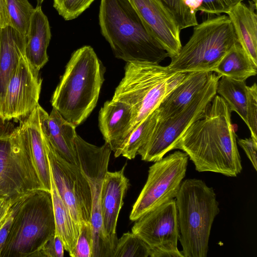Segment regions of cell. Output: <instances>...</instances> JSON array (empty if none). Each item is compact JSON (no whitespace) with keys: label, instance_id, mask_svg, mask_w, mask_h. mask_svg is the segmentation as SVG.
I'll return each mask as SVG.
<instances>
[{"label":"cell","instance_id":"30","mask_svg":"<svg viewBox=\"0 0 257 257\" xmlns=\"http://www.w3.org/2000/svg\"><path fill=\"white\" fill-rule=\"evenodd\" d=\"M194 13L197 11L213 15L226 14L233 7L243 0H182Z\"/></svg>","mask_w":257,"mask_h":257},{"label":"cell","instance_id":"27","mask_svg":"<svg viewBox=\"0 0 257 257\" xmlns=\"http://www.w3.org/2000/svg\"><path fill=\"white\" fill-rule=\"evenodd\" d=\"M157 119L155 110L131 133L120 149L118 156L121 155L129 160L134 159L153 130Z\"/></svg>","mask_w":257,"mask_h":257},{"label":"cell","instance_id":"2","mask_svg":"<svg viewBox=\"0 0 257 257\" xmlns=\"http://www.w3.org/2000/svg\"><path fill=\"white\" fill-rule=\"evenodd\" d=\"M98 19L116 58L159 64L168 57L128 0H100Z\"/></svg>","mask_w":257,"mask_h":257},{"label":"cell","instance_id":"31","mask_svg":"<svg viewBox=\"0 0 257 257\" xmlns=\"http://www.w3.org/2000/svg\"><path fill=\"white\" fill-rule=\"evenodd\" d=\"M171 14L181 30L198 24L196 14L184 4L182 0H159Z\"/></svg>","mask_w":257,"mask_h":257},{"label":"cell","instance_id":"8","mask_svg":"<svg viewBox=\"0 0 257 257\" xmlns=\"http://www.w3.org/2000/svg\"><path fill=\"white\" fill-rule=\"evenodd\" d=\"M38 189H44L25 129L6 122L0 126V197L18 200Z\"/></svg>","mask_w":257,"mask_h":257},{"label":"cell","instance_id":"42","mask_svg":"<svg viewBox=\"0 0 257 257\" xmlns=\"http://www.w3.org/2000/svg\"><path fill=\"white\" fill-rule=\"evenodd\" d=\"M1 30H2V28H0V35H1Z\"/></svg>","mask_w":257,"mask_h":257},{"label":"cell","instance_id":"26","mask_svg":"<svg viewBox=\"0 0 257 257\" xmlns=\"http://www.w3.org/2000/svg\"><path fill=\"white\" fill-rule=\"evenodd\" d=\"M51 190L55 222V234L61 238L65 249L70 255L75 246L77 237L70 214L56 187L51 171Z\"/></svg>","mask_w":257,"mask_h":257},{"label":"cell","instance_id":"16","mask_svg":"<svg viewBox=\"0 0 257 257\" xmlns=\"http://www.w3.org/2000/svg\"><path fill=\"white\" fill-rule=\"evenodd\" d=\"M125 166L117 171H107L102 185L101 208L103 230L114 252L118 240L116 233L117 219L130 185L129 180L124 175Z\"/></svg>","mask_w":257,"mask_h":257},{"label":"cell","instance_id":"34","mask_svg":"<svg viewBox=\"0 0 257 257\" xmlns=\"http://www.w3.org/2000/svg\"><path fill=\"white\" fill-rule=\"evenodd\" d=\"M64 243L57 235L49 239L39 252L38 257H63Z\"/></svg>","mask_w":257,"mask_h":257},{"label":"cell","instance_id":"3","mask_svg":"<svg viewBox=\"0 0 257 257\" xmlns=\"http://www.w3.org/2000/svg\"><path fill=\"white\" fill-rule=\"evenodd\" d=\"M105 68L90 46L73 52L52 96L51 102L76 127L95 108L104 81Z\"/></svg>","mask_w":257,"mask_h":257},{"label":"cell","instance_id":"12","mask_svg":"<svg viewBox=\"0 0 257 257\" xmlns=\"http://www.w3.org/2000/svg\"><path fill=\"white\" fill-rule=\"evenodd\" d=\"M44 135L51 173L58 193L70 214L78 238L82 224L90 222V187L79 167L62 158L54 150L44 132Z\"/></svg>","mask_w":257,"mask_h":257},{"label":"cell","instance_id":"40","mask_svg":"<svg viewBox=\"0 0 257 257\" xmlns=\"http://www.w3.org/2000/svg\"><path fill=\"white\" fill-rule=\"evenodd\" d=\"M251 2L255 5L256 6V0H252Z\"/></svg>","mask_w":257,"mask_h":257},{"label":"cell","instance_id":"24","mask_svg":"<svg viewBox=\"0 0 257 257\" xmlns=\"http://www.w3.org/2000/svg\"><path fill=\"white\" fill-rule=\"evenodd\" d=\"M26 38L12 26L0 35V102L10 77L21 57L25 55Z\"/></svg>","mask_w":257,"mask_h":257},{"label":"cell","instance_id":"5","mask_svg":"<svg viewBox=\"0 0 257 257\" xmlns=\"http://www.w3.org/2000/svg\"><path fill=\"white\" fill-rule=\"evenodd\" d=\"M183 257H206L211 227L219 212L214 189L202 180H183L176 196Z\"/></svg>","mask_w":257,"mask_h":257},{"label":"cell","instance_id":"9","mask_svg":"<svg viewBox=\"0 0 257 257\" xmlns=\"http://www.w3.org/2000/svg\"><path fill=\"white\" fill-rule=\"evenodd\" d=\"M220 76L212 72L202 89L188 106L172 116L157 119L148 139L138 151L143 161L155 162L175 149L179 141L196 120L206 113L213 97L217 94Z\"/></svg>","mask_w":257,"mask_h":257},{"label":"cell","instance_id":"4","mask_svg":"<svg viewBox=\"0 0 257 257\" xmlns=\"http://www.w3.org/2000/svg\"><path fill=\"white\" fill-rule=\"evenodd\" d=\"M186 73L172 71L156 63L126 62L124 76L112 98L127 103L132 109V121L126 139L181 83Z\"/></svg>","mask_w":257,"mask_h":257},{"label":"cell","instance_id":"39","mask_svg":"<svg viewBox=\"0 0 257 257\" xmlns=\"http://www.w3.org/2000/svg\"><path fill=\"white\" fill-rule=\"evenodd\" d=\"M37 2L38 6H41L42 4L44 2V0H36Z\"/></svg>","mask_w":257,"mask_h":257},{"label":"cell","instance_id":"23","mask_svg":"<svg viewBox=\"0 0 257 257\" xmlns=\"http://www.w3.org/2000/svg\"><path fill=\"white\" fill-rule=\"evenodd\" d=\"M249 5L240 2L228 12L238 42L253 63L257 65L256 6L251 1Z\"/></svg>","mask_w":257,"mask_h":257},{"label":"cell","instance_id":"28","mask_svg":"<svg viewBox=\"0 0 257 257\" xmlns=\"http://www.w3.org/2000/svg\"><path fill=\"white\" fill-rule=\"evenodd\" d=\"M11 26L26 38L35 8L28 0H7Z\"/></svg>","mask_w":257,"mask_h":257},{"label":"cell","instance_id":"1","mask_svg":"<svg viewBox=\"0 0 257 257\" xmlns=\"http://www.w3.org/2000/svg\"><path fill=\"white\" fill-rule=\"evenodd\" d=\"M231 111L217 94L205 114L183 135L175 149L187 154L199 172H211L235 177L242 170Z\"/></svg>","mask_w":257,"mask_h":257},{"label":"cell","instance_id":"21","mask_svg":"<svg viewBox=\"0 0 257 257\" xmlns=\"http://www.w3.org/2000/svg\"><path fill=\"white\" fill-rule=\"evenodd\" d=\"M42 108L39 104L30 115L21 122L26 133L32 157L43 189L50 192V168L42 127Z\"/></svg>","mask_w":257,"mask_h":257},{"label":"cell","instance_id":"18","mask_svg":"<svg viewBox=\"0 0 257 257\" xmlns=\"http://www.w3.org/2000/svg\"><path fill=\"white\" fill-rule=\"evenodd\" d=\"M133 119L131 107L126 103L111 99L106 101L98 116L100 131L115 158L123 144Z\"/></svg>","mask_w":257,"mask_h":257},{"label":"cell","instance_id":"19","mask_svg":"<svg viewBox=\"0 0 257 257\" xmlns=\"http://www.w3.org/2000/svg\"><path fill=\"white\" fill-rule=\"evenodd\" d=\"M41 117L43 131L54 150L66 161L78 167L75 147L76 126L54 108L49 114L42 108Z\"/></svg>","mask_w":257,"mask_h":257},{"label":"cell","instance_id":"10","mask_svg":"<svg viewBox=\"0 0 257 257\" xmlns=\"http://www.w3.org/2000/svg\"><path fill=\"white\" fill-rule=\"evenodd\" d=\"M75 147L78 167L87 180L91 191L92 257H113L114 250L103 230L101 208L102 185L108 171L112 151L107 143L97 147L86 142L77 134L75 138Z\"/></svg>","mask_w":257,"mask_h":257},{"label":"cell","instance_id":"33","mask_svg":"<svg viewBox=\"0 0 257 257\" xmlns=\"http://www.w3.org/2000/svg\"><path fill=\"white\" fill-rule=\"evenodd\" d=\"M93 238L91 223L83 222L81 227L74 249L70 255L72 257H92Z\"/></svg>","mask_w":257,"mask_h":257},{"label":"cell","instance_id":"7","mask_svg":"<svg viewBox=\"0 0 257 257\" xmlns=\"http://www.w3.org/2000/svg\"><path fill=\"white\" fill-rule=\"evenodd\" d=\"M238 42L227 15L208 19L194 27L188 41L167 66L181 72H213L230 48Z\"/></svg>","mask_w":257,"mask_h":257},{"label":"cell","instance_id":"25","mask_svg":"<svg viewBox=\"0 0 257 257\" xmlns=\"http://www.w3.org/2000/svg\"><path fill=\"white\" fill-rule=\"evenodd\" d=\"M254 64L238 42L235 43L221 59L213 72L220 77L245 81L256 74Z\"/></svg>","mask_w":257,"mask_h":257},{"label":"cell","instance_id":"6","mask_svg":"<svg viewBox=\"0 0 257 257\" xmlns=\"http://www.w3.org/2000/svg\"><path fill=\"white\" fill-rule=\"evenodd\" d=\"M55 233L51 192L34 190L21 200L0 257H38Z\"/></svg>","mask_w":257,"mask_h":257},{"label":"cell","instance_id":"29","mask_svg":"<svg viewBox=\"0 0 257 257\" xmlns=\"http://www.w3.org/2000/svg\"><path fill=\"white\" fill-rule=\"evenodd\" d=\"M149 246L133 232L124 233L118 239L113 257H148Z\"/></svg>","mask_w":257,"mask_h":257},{"label":"cell","instance_id":"41","mask_svg":"<svg viewBox=\"0 0 257 257\" xmlns=\"http://www.w3.org/2000/svg\"><path fill=\"white\" fill-rule=\"evenodd\" d=\"M3 124H4V123H3V122L2 121L1 119L0 118V126L3 125Z\"/></svg>","mask_w":257,"mask_h":257},{"label":"cell","instance_id":"38","mask_svg":"<svg viewBox=\"0 0 257 257\" xmlns=\"http://www.w3.org/2000/svg\"><path fill=\"white\" fill-rule=\"evenodd\" d=\"M17 200H13L0 197V226L8 214L11 206Z\"/></svg>","mask_w":257,"mask_h":257},{"label":"cell","instance_id":"22","mask_svg":"<svg viewBox=\"0 0 257 257\" xmlns=\"http://www.w3.org/2000/svg\"><path fill=\"white\" fill-rule=\"evenodd\" d=\"M51 38L48 19L41 6H37L26 38L25 55L31 66L38 71L48 61L47 50Z\"/></svg>","mask_w":257,"mask_h":257},{"label":"cell","instance_id":"17","mask_svg":"<svg viewBox=\"0 0 257 257\" xmlns=\"http://www.w3.org/2000/svg\"><path fill=\"white\" fill-rule=\"evenodd\" d=\"M217 93L226 102L231 111L236 112L247 125L249 131L257 128V86H250L245 81L221 77Z\"/></svg>","mask_w":257,"mask_h":257},{"label":"cell","instance_id":"15","mask_svg":"<svg viewBox=\"0 0 257 257\" xmlns=\"http://www.w3.org/2000/svg\"><path fill=\"white\" fill-rule=\"evenodd\" d=\"M154 37L172 58L180 51V29L159 0H128Z\"/></svg>","mask_w":257,"mask_h":257},{"label":"cell","instance_id":"14","mask_svg":"<svg viewBox=\"0 0 257 257\" xmlns=\"http://www.w3.org/2000/svg\"><path fill=\"white\" fill-rule=\"evenodd\" d=\"M23 56L12 72L0 102L3 122L26 119L39 104L42 79Z\"/></svg>","mask_w":257,"mask_h":257},{"label":"cell","instance_id":"11","mask_svg":"<svg viewBox=\"0 0 257 257\" xmlns=\"http://www.w3.org/2000/svg\"><path fill=\"white\" fill-rule=\"evenodd\" d=\"M188 160L186 153L178 151L149 167L147 181L130 215L132 221L176 197L185 177Z\"/></svg>","mask_w":257,"mask_h":257},{"label":"cell","instance_id":"20","mask_svg":"<svg viewBox=\"0 0 257 257\" xmlns=\"http://www.w3.org/2000/svg\"><path fill=\"white\" fill-rule=\"evenodd\" d=\"M211 72H187L181 83L163 99L155 109L157 119L172 116L186 107L204 87Z\"/></svg>","mask_w":257,"mask_h":257},{"label":"cell","instance_id":"37","mask_svg":"<svg viewBox=\"0 0 257 257\" xmlns=\"http://www.w3.org/2000/svg\"><path fill=\"white\" fill-rule=\"evenodd\" d=\"M11 26V22L8 15L7 0H0V28H4Z\"/></svg>","mask_w":257,"mask_h":257},{"label":"cell","instance_id":"35","mask_svg":"<svg viewBox=\"0 0 257 257\" xmlns=\"http://www.w3.org/2000/svg\"><path fill=\"white\" fill-rule=\"evenodd\" d=\"M26 196V195H25ZM23 196V197H24ZM22 197L19 200L15 201L10 208L8 214L3 220L0 226V252L6 242L10 228L13 222L16 211L19 206Z\"/></svg>","mask_w":257,"mask_h":257},{"label":"cell","instance_id":"13","mask_svg":"<svg viewBox=\"0 0 257 257\" xmlns=\"http://www.w3.org/2000/svg\"><path fill=\"white\" fill-rule=\"evenodd\" d=\"M132 232L150 247L151 257H183L178 248L180 230L175 199L137 219Z\"/></svg>","mask_w":257,"mask_h":257},{"label":"cell","instance_id":"36","mask_svg":"<svg viewBox=\"0 0 257 257\" xmlns=\"http://www.w3.org/2000/svg\"><path fill=\"white\" fill-rule=\"evenodd\" d=\"M237 143L245 153L247 158L251 163L255 170H257V140L252 138L239 139Z\"/></svg>","mask_w":257,"mask_h":257},{"label":"cell","instance_id":"32","mask_svg":"<svg viewBox=\"0 0 257 257\" xmlns=\"http://www.w3.org/2000/svg\"><path fill=\"white\" fill-rule=\"evenodd\" d=\"M53 7L65 20L78 18L95 0H53Z\"/></svg>","mask_w":257,"mask_h":257}]
</instances>
